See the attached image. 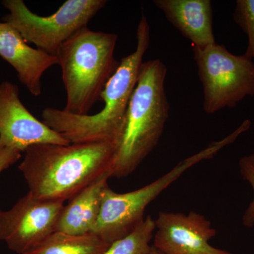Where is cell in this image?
<instances>
[{"instance_id": "6", "label": "cell", "mask_w": 254, "mask_h": 254, "mask_svg": "<svg viewBox=\"0 0 254 254\" xmlns=\"http://www.w3.org/2000/svg\"><path fill=\"white\" fill-rule=\"evenodd\" d=\"M107 2L106 0H67L55 14L43 16L32 12L23 0H4L2 5L9 13L3 20L27 43L57 56L64 43L86 28Z\"/></svg>"}, {"instance_id": "5", "label": "cell", "mask_w": 254, "mask_h": 254, "mask_svg": "<svg viewBox=\"0 0 254 254\" xmlns=\"http://www.w3.org/2000/svg\"><path fill=\"white\" fill-rule=\"evenodd\" d=\"M203 93L205 113L232 108L254 95V63L249 55L230 53L217 43L192 47Z\"/></svg>"}, {"instance_id": "8", "label": "cell", "mask_w": 254, "mask_h": 254, "mask_svg": "<svg viewBox=\"0 0 254 254\" xmlns=\"http://www.w3.org/2000/svg\"><path fill=\"white\" fill-rule=\"evenodd\" d=\"M41 143L71 144L35 118L19 98L18 87L11 82L0 83V145L25 152Z\"/></svg>"}, {"instance_id": "7", "label": "cell", "mask_w": 254, "mask_h": 254, "mask_svg": "<svg viewBox=\"0 0 254 254\" xmlns=\"http://www.w3.org/2000/svg\"><path fill=\"white\" fill-rule=\"evenodd\" d=\"M63 202L37 199L28 192L10 210L0 208V241L15 253L25 254L55 232Z\"/></svg>"}, {"instance_id": "9", "label": "cell", "mask_w": 254, "mask_h": 254, "mask_svg": "<svg viewBox=\"0 0 254 254\" xmlns=\"http://www.w3.org/2000/svg\"><path fill=\"white\" fill-rule=\"evenodd\" d=\"M155 222L153 246L163 254H233L209 244L217 232L201 214L160 212Z\"/></svg>"}, {"instance_id": "1", "label": "cell", "mask_w": 254, "mask_h": 254, "mask_svg": "<svg viewBox=\"0 0 254 254\" xmlns=\"http://www.w3.org/2000/svg\"><path fill=\"white\" fill-rule=\"evenodd\" d=\"M116 148L112 143L33 145L18 169L37 199L64 203L106 174L111 176Z\"/></svg>"}, {"instance_id": "11", "label": "cell", "mask_w": 254, "mask_h": 254, "mask_svg": "<svg viewBox=\"0 0 254 254\" xmlns=\"http://www.w3.org/2000/svg\"><path fill=\"white\" fill-rule=\"evenodd\" d=\"M167 20L198 48L215 44L210 0H155Z\"/></svg>"}, {"instance_id": "3", "label": "cell", "mask_w": 254, "mask_h": 254, "mask_svg": "<svg viewBox=\"0 0 254 254\" xmlns=\"http://www.w3.org/2000/svg\"><path fill=\"white\" fill-rule=\"evenodd\" d=\"M166 66L160 60L142 64L117 145L111 177L131 175L158 145L169 118Z\"/></svg>"}, {"instance_id": "15", "label": "cell", "mask_w": 254, "mask_h": 254, "mask_svg": "<svg viewBox=\"0 0 254 254\" xmlns=\"http://www.w3.org/2000/svg\"><path fill=\"white\" fill-rule=\"evenodd\" d=\"M234 21L248 38V47L246 54L254 63V0H237Z\"/></svg>"}, {"instance_id": "19", "label": "cell", "mask_w": 254, "mask_h": 254, "mask_svg": "<svg viewBox=\"0 0 254 254\" xmlns=\"http://www.w3.org/2000/svg\"><path fill=\"white\" fill-rule=\"evenodd\" d=\"M0 83H1V82H0Z\"/></svg>"}, {"instance_id": "4", "label": "cell", "mask_w": 254, "mask_h": 254, "mask_svg": "<svg viewBox=\"0 0 254 254\" xmlns=\"http://www.w3.org/2000/svg\"><path fill=\"white\" fill-rule=\"evenodd\" d=\"M115 33L83 28L65 42L57 57L66 94V112L87 115L100 100L105 85L118 69Z\"/></svg>"}, {"instance_id": "10", "label": "cell", "mask_w": 254, "mask_h": 254, "mask_svg": "<svg viewBox=\"0 0 254 254\" xmlns=\"http://www.w3.org/2000/svg\"><path fill=\"white\" fill-rule=\"evenodd\" d=\"M0 57L13 66L19 81L34 96L41 95V79L45 72L59 65L58 57L31 48L6 22H0Z\"/></svg>"}, {"instance_id": "17", "label": "cell", "mask_w": 254, "mask_h": 254, "mask_svg": "<svg viewBox=\"0 0 254 254\" xmlns=\"http://www.w3.org/2000/svg\"><path fill=\"white\" fill-rule=\"evenodd\" d=\"M21 156L19 150L0 145V174L17 162Z\"/></svg>"}, {"instance_id": "12", "label": "cell", "mask_w": 254, "mask_h": 254, "mask_svg": "<svg viewBox=\"0 0 254 254\" xmlns=\"http://www.w3.org/2000/svg\"><path fill=\"white\" fill-rule=\"evenodd\" d=\"M110 177V174H106L68 200L60 213L55 232L72 235L91 233L99 215L103 191L108 185Z\"/></svg>"}, {"instance_id": "16", "label": "cell", "mask_w": 254, "mask_h": 254, "mask_svg": "<svg viewBox=\"0 0 254 254\" xmlns=\"http://www.w3.org/2000/svg\"><path fill=\"white\" fill-rule=\"evenodd\" d=\"M242 178L250 184L254 190V198L244 214L242 222L247 227L254 225V153L242 157L239 162Z\"/></svg>"}, {"instance_id": "18", "label": "cell", "mask_w": 254, "mask_h": 254, "mask_svg": "<svg viewBox=\"0 0 254 254\" xmlns=\"http://www.w3.org/2000/svg\"><path fill=\"white\" fill-rule=\"evenodd\" d=\"M149 254H163L162 252H160V251L155 249L153 246H152L151 250H150Z\"/></svg>"}, {"instance_id": "14", "label": "cell", "mask_w": 254, "mask_h": 254, "mask_svg": "<svg viewBox=\"0 0 254 254\" xmlns=\"http://www.w3.org/2000/svg\"><path fill=\"white\" fill-rule=\"evenodd\" d=\"M155 231V220L148 215L131 234L114 242L103 254H149Z\"/></svg>"}, {"instance_id": "2", "label": "cell", "mask_w": 254, "mask_h": 254, "mask_svg": "<svg viewBox=\"0 0 254 254\" xmlns=\"http://www.w3.org/2000/svg\"><path fill=\"white\" fill-rule=\"evenodd\" d=\"M150 28L142 14L136 30V50L120 60L118 69L100 95L104 107L93 115H78L47 108L43 123L71 143H112L118 145L127 108L139 77L143 57L150 44Z\"/></svg>"}, {"instance_id": "13", "label": "cell", "mask_w": 254, "mask_h": 254, "mask_svg": "<svg viewBox=\"0 0 254 254\" xmlns=\"http://www.w3.org/2000/svg\"><path fill=\"white\" fill-rule=\"evenodd\" d=\"M110 245L94 234L54 232L25 254H103Z\"/></svg>"}]
</instances>
